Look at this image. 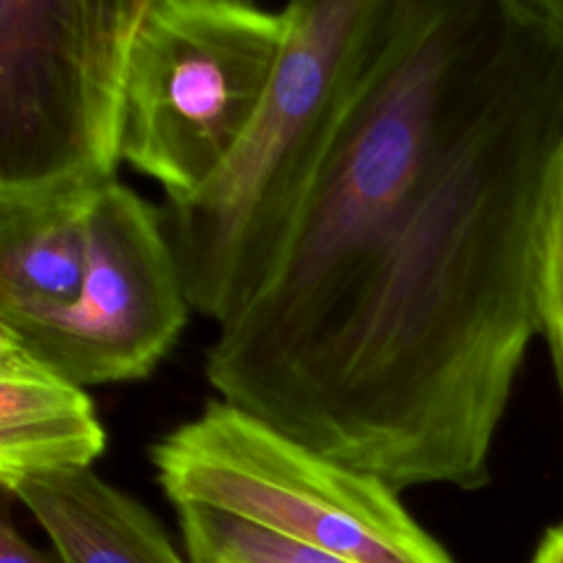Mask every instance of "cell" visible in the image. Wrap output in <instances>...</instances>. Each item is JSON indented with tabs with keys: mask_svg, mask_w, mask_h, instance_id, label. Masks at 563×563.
<instances>
[{
	"mask_svg": "<svg viewBox=\"0 0 563 563\" xmlns=\"http://www.w3.org/2000/svg\"><path fill=\"white\" fill-rule=\"evenodd\" d=\"M563 145V29L488 0L424 180L277 429L402 493L482 488L530 339L534 235Z\"/></svg>",
	"mask_w": 563,
	"mask_h": 563,
	"instance_id": "cell-1",
	"label": "cell"
},
{
	"mask_svg": "<svg viewBox=\"0 0 563 563\" xmlns=\"http://www.w3.org/2000/svg\"><path fill=\"white\" fill-rule=\"evenodd\" d=\"M488 0H387L330 161L264 290L205 354L216 396L277 424L354 314L433 158Z\"/></svg>",
	"mask_w": 563,
	"mask_h": 563,
	"instance_id": "cell-2",
	"label": "cell"
},
{
	"mask_svg": "<svg viewBox=\"0 0 563 563\" xmlns=\"http://www.w3.org/2000/svg\"><path fill=\"white\" fill-rule=\"evenodd\" d=\"M387 0H292L271 92L227 163L167 202L191 310L222 328L275 275L363 81Z\"/></svg>",
	"mask_w": 563,
	"mask_h": 563,
	"instance_id": "cell-3",
	"label": "cell"
},
{
	"mask_svg": "<svg viewBox=\"0 0 563 563\" xmlns=\"http://www.w3.org/2000/svg\"><path fill=\"white\" fill-rule=\"evenodd\" d=\"M150 462L174 508H216L345 563H455L383 479L218 396Z\"/></svg>",
	"mask_w": 563,
	"mask_h": 563,
	"instance_id": "cell-4",
	"label": "cell"
},
{
	"mask_svg": "<svg viewBox=\"0 0 563 563\" xmlns=\"http://www.w3.org/2000/svg\"><path fill=\"white\" fill-rule=\"evenodd\" d=\"M288 33V2L147 0L128 62L121 163L167 202L196 194L260 114Z\"/></svg>",
	"mask_w": 563,
	"mask_h": 563,
	"instance_id": "cell-5",
	"label": "cell"
},
{
	"mask_svg": "<svg viewBox=\"0 0 563 563\" xmlns=\"http://www.w3.org/2000/svg\"><path fill=\"white\" fill-rule=\"evenodd\" d=\"M147 0H0V189L106 183Z\"/></svg>",
	"mask_w": 563,
	"mask_h": 563,
	"instance_id": "cell-6",
	"label": "cell"
},
{
	"mask_svg": "<svg viewBox=\"0 0 563 563\" xmlns=\"http://www.w3.org/2000/svg\"><path fill=\"white\" fill-rule=\"evenodd\" d=\"M189 310L165 213L112 178L92 202L75 303L0 330L73 383L97 387L150 376L178 343Z\"/></svg>",
	"mask_w": 563,
	"mask_h": 563,
	"instance_id": "cell-7",
	"label": "cell"
},
{
	"mask_svg": "<svg viewBox=\"0 0 563 563\" xmlns=\"http://www.w3.org/2000/svg\"><path fill=\"white\" fill-rule=\"evenodd\" d=\"M106 183L0 189V325L75 303L88 268L92 202Z\"/></svg>",
	"mask_w": 563,
	"mask_h": 563,
	"instance_id": "cell-8",
	"label": "cell"
},
{
	"mask_svg": "<svg viewBox=\"0 0 563 563\" xmlns=\"http://www.w3.org/2000/svg\"><path fill=\"white\" fill-rule=\"evenodd\" d=\"M108 433L86 387L73 383L0 330V484L84 471Z\"/></svg>",
	"mask_w": 563,
	"mask_h": 563,
	"instance_id": "cell-9",
	"label": "cell"
},
{
	"mask_svg": "<svg viewBox=\"0 0 563 563\" xmlns=\"http://www.w3.org/2000/svg\"><path fill=\"white\" fill-rule=\"evenodd\" d=\"M9 495L42 526L62 563H189L145 504L92 468L29 477Z\"/></svg>",
	"mask_w": 563,
	"mask_h": 563,
	"instance_id": "cell-10",
	"label": "cell"
},
{
	"mask_svg": "<svg viewBox=\"0 0 563 563\" xmlns=\"http://www.w3.org/2000/svg\"><path fill=\"white\" fill-rule=\"evenodd\" d=\"M189 563H345L207 506H176Z\"/></svg>",
	"mask_w": 563,
	"mask_h": 563,
	"instance_id": "cell-11",
	"label": "cell"
},
{
	"mask_svg": "<svg viewBox=\"0 0 563 563\" xmlns=\"http://www.w3.org/2000/svg\"><path fill=\"white\" fill-rule=\"evenodd\" d=\"M534 308L563 396V145L550 167L537 220Z\"/></svg>",
	"mask_w": 563,
	"mask_h": 563,
	"instance_id": "cell-12",
	"label": "cell"
},
{
	"mask_svg": "<svg viewBox=\"0 0 563 563\" xmlns=\"http://www.w3.org/2000/svg\"><path fill=\"white\" fill-rule=\"evenodd\" d=\"M0 563H62L31 545L13 526L9 512L0 519Z\"/></svg>",
	"mask_w": 563,
	"mask_h": 563,
	"instance_id": "cell-13",
	"label": "cell"
},
{
	"mask_svg": "<svg viewBox=\"0 0 563 563\" xmlns=\"http://www.w3.org/2000/svg\"><path fill=\"white\" fill-rule=\"evenodd\" d=\"M530 563H563V523L552 526L541 537Z\"/></svg>",
	"mask_w": 563,
	"mask_h": 563,
	"instance_id": "cell-14",
	"label": "cell"
},
{
	"mask_svg": "<svg viewBox=\"0 0 563 563\" xmlns=\"http://www.w3.org/2000/svg\"><path fill=\"white\" fill-rule=\"evenodd\" d=\"M543 11L548 13V18L563 29V0H541Z\"/></svg>",
	"mask_w": 563,
	"mask_h": 563,
	"instance_id": "cell-15",
	"label": "cell"
}]
</instances>
